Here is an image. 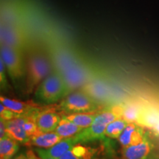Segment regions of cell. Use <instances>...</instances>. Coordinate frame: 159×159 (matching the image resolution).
I'll return each mask as SVG.
<instances>
[{"label": "cell", "instance_id": "cell-30", "mask_svg": "<svg viewBox=\"0 0 159 159\" xmlns=\"http://www.w3.org/2000/svg\"><path fill=\"white\" fill-rule=\"evenodd\" d=\"M151 128L153 129L156 132H157L159 134V112H158V115H157L156 120H155L153 125H152V126L151 127Z\"/></svg>", "mask_w": 159, "mask_h": 159}, {"label": "cell", "instance_id": "cell-25", "mask_svg": "<svg viewBox=\"0 0 159 159\" xmlns=\"http://www.w3.org/2000/svg\"><path fill=\"white\" fill-rule=\"evenodd\" d=\"M6 67L3 60L0 58V86L1 89L4 91L8 90L9 85L7 77H6Z\"/></svg>", "mask_w": 159, "mask_h": 159}, {"label": "cell", "instance_id": "cell-4", "mask_svg": "<svg viewBox=\"0 0 159 159\" xmlns=\"http://www.w3.org/2000/svg\"><path fill=\"white\" fill-rule=\"evenodd\" d=\"M99 71L100 69L98 67L85 57L71 66L61 75L66 87V96L73 91L80 90Z\"/></svg>", "mask_w": 159, "mask_h": 159}, {"label": "cell", "instance_id": "cell-15", "mask_svg": "<svg viewBox=\"0 0 159 159\" xmlns=\"http://www.w3.org/2000/svg\"><path fill=\"white\" fill-rule=\"evenodd\" d=\"M25 116H19L11 120H6L7 136L15 139L20 144L28 145L30 137L25 129Z\"/></svg>", "mask_w": 159, "mask_h": 159}, {"label": "cell", "instance_id": "cell-14", "mask_svg": "<svg viewBox=\"0 0 159 159\" xmlns=\"http://www.w3.org/2000/svg\"><path fill=\"white\" fill-rule=\"evenodd\" d=\"M153 150L152 142L146 137L139 144L122 148V159H149Z\"/></svg>", "mask_w": 159, "mask_h": 159}, {"label": "cell", "instance_id": "cell-27", "mask_svg": "<svg viewBox=\"0 0 159 159\" xmlns=\"http://www.w3.org/2000/svg\"><path fill=\"white\" fill-rule=\"evenodd\" d=\"M34 150L35 151V152H36L38 156H39L41 159H58L52 156L51 155L47 152L46 149L35 148V149H34Z\"/></svg>", "mask_w": 159, "mask_h": 159}, {"label": "cell", "instance_id": "cell-19", "mask_svg": "<svg viewBox=\"0 0 159 159\" xmlns=\"http://www.w3.org/2000/svg\"><path fill=\"white\" fill-rule=\"evenodd\" d=\"M77 143H79V141L75 135V136L63 139L53 147L49 149H46V150L52 156L59 159L61 156L70 150Z\"/></svg>", "mask_w": 159, "mask_h": 159}, {"label": "cell", "instance_id": "cell-23", "mask_svg": "<svg viewBox=\"0 0 159 159\" xmlns=\"http://www.w3.org/2000/svg\"><path fill=\"white\" fill-rule=\"evenodd\" d=\"M143 108H141L136 103H128L124 104V109L122 118L126 120L128 122L138 123L140 119Z\"/></svg>", "mask_w": 159, "mask_h": 159}, {"label": "cell", "instance_id": "cell-28", "mask_svg": "<svg viewBox=\"0 0 159 159\" xmlns=\"http://www.w3.org/2000/svg\"><path fill=\"white\" fill-rule=\"evenodd\" d=\"M6 136H8L7 134V129H6V120L1 118L0 119V139Z\"/></svg>", "mask_w": 159, "mask_h": 159}, {"label": "cell", "instance_id": "cell-16", "mask_svg": "<svg viewBox=\"0 0 159 159\" xmlns=\"http://www.w3.org/2000/svg\"><path fill=\"white\" fill-rule=\"evenodd\" d=\"M22 19L23 13L20 6L14 3L2 5L1 23L21 26Z\"/></svg>", "mask_w": 159, "mask_h": 159}, {"label": "cell", "instance_id": "cell-22", "mask_svg": "<svg viewBox=\"0 0 159 159\" xmlns=\"http://www.w3.org/2000/svg\"><path fill=\"white\" fill-rule=\"evenodd\" d=\"M129 122L122 118H118L111 122L105 129V136L111 139H118Z\"/></svg>", "mask_w": 159, "mask_h": 159}, {"label": "cell", "instance_id": "cell-11", "mask_svg": "<svg viewBox=\"0 0 159 159\" xmlns=\"http://www.w3.org/2000/svg\"><path fill=\"white\" fill-rule=\"evenodd\" d=\"M0 102L7 108L16 114L18 116H27L36 114L43 108L41 105L33 101H21L16 99H12L1 95Z\"/></svg>", "mask_w": 159, "mask_h": 159}, {"label": "cell", "instance_id": "cell-10", "mask_svg": "<svg viewBox=\"0 0 159 159\" xmlns=\"http://www.w3.org/2000/svg\"><path fill=\"white\" fill-rule=\"evenodd\" d=\"M80 90L84 91L99 104L108 102L111 97L108 77L101 70Z\"/></svg>", "mask_w": 159, "mask_h": 159}, {"label": "cell", "instance_id": "cell-13", "mask_svg": "<svg viewBox=\"0 0 159 159\" xmlns=\"http://www.w3.org/2000/svg\"><path fill=\"white\" fill-rule=\"evenodd\" d=\"M146 137L144 130L139 126L138 123L130 122L127 125L117 140L119 141L122 148H125L131 145L139 144Z\"/></svg>", "mask_w": 159, "mask_h": 159}, {"label": "cell", "instance_id": "cell-6", "mask_svg": "<svg viewBox=\"0 0 159 159\" xmlns=\"http://www.w3.org/2000/svg\"><path fill=\"white\" fill-rule=\"evenodd\" d=\"M54 71L62 75L71 66L77 63L85 57L73 47L63 43H53L48 47Z\"/></svg>", "mask_w": 159, "mask_h": 159}, {"label": "cell", "instance_id": "cell-8", "mask_svg": "<svg viewBox=\"0 0 159 159\" xmlns=\"http://www.w3.org/2000/svg\"><path fill=\"white\" fill-rule=\"evenodd\" d=\"M1 58L3 60L6 70L14 83L25 82V58L24 52L7 46L1 45Z\"/></svg>", "mask_w": 159, "mask_h": 159}, {"label": "cell", "instance_id": "cell-21", "mask_svg": "<svg viewBox=\"0 0 159 159\" xmlns=\"http://www.w3.org/2000/svg\"><path fill=\"white\" fill-rule=\"evenodd\" d=\"M83 130V128H80L78 125L71 122L70 120L62 116L56 129L55 130V132H56L63 139H66L75 136V135L78 134Z\"/></svg>", "mask_w": 159, "mask_h": 159}, {"label": "cell", "instance_id": "cell-24", "mask_svg": "<svg viewBox=\"0 0 159 159\" xmlns=\"http://www.w3.org/2000/svg\"><path fill=\"white\" fill-rule=\"evenodd\" d=\"M36 114L25 116V129L26 133H27L30 137L36 136V135H39L41 134V133H43L40 130L39 126L37 125L36 119H35V115H36Z\"/></svg>", "mask_w": 159, "mask_h": 159}, {"label": "cell", "instance_id": "cell-2", "mask_svg": "<svg viewBox=\"0 0 159 159\" xmlns=\"http://www.w3.org/2000/svg\"><path fill=\"white\" fill-rule=\"evenodd\" d=\"M59 159H116V152L108 138L77 143Z\"/></svg>", "mask_w": 159, "mask_h": 159}, {"label": "cell", "instance_id": "cell-29", "mask_svg": "<svg viewBox=\"0 0 159 159\" xmlns=\"http://www.w3.org/2000/svg\"><path fill=\"white\" fill-rule=\"evenodd\" d=\"M26 153L27 155L28 159H41L39 156H38L34 150H31V149H30V150H28L27 152H26Z\"/></svg>", "mask_w": 159, "mask_h": 159}, {"label": "cell", "instance_id": "cell-18", "mask_svg": "<svg viewBox=\"0 0 159 159\" xmlns=\"http://www.w3.org/2000/svg\"><path fill=\"white\" fill-rule=\"evenodd\" d=\"M99 111H88V112H80V113H74V114H63L62 116L65 117L66 119H69L71 122L75 123V125H78L80 128L83 129L89 128L91 124L94 122L95 118H96Z\"/></svg>", "mask_w": 159, "mask_h": 159}, {"label": "cell", "instance_id": "cell-12", "mask_svg": "<svg viewBox=\"0 0 159 159\" xmlns=\"http://www.w3.org/2000/svg\"><path fill=\"white\" fill-rule=\"evenodd\" d=\"M61 118L62 115L53 108H43L35 115L38 126L43 133L55 131Z\"/></svg>", "mask_w": 159, "mask_h": 159}, {"label": "cell", "instance_id": "cell-31", "mask_svg": "<svg viewBox=\"0 0 159 159\" xmlns=\"http://www.w3.org/2000/svg\"><path fill=\"white\" fill-rule=\"evenodd\" d=\"M13 159H28V157H27V155L25 152H21V153L13 157Z\"/></svg>", "mask_w": 159, "mask_h": 159}, {"label": "cell", "instance_id": "cell-20", "mask_svg": "<svg viewBox=\"0 0 159 159\" xmlns=\"http://www.w3.org/2000/svg\"><path fill=\"white\" fill-rule=\"evenodd\" d=\"M19 144L10 136L0 139V159H13L19 151Z\"/></svg>", "mask_w": 159, "mask_h": 159}, {"label": "cell", "instance_id": "cell-5", "mask_svg": "<svg viewBox=\"0 0 159 159\" xmlns=\"http://www.w3.org/2000/svg\"><path fill=\"white\" fill-rule=\"evenodd\" d=\"M35 97L46 105L61 101L66 97V87L61 74L53 71L38 87Z\"/></svg>", "mask_w": 159, "mask_h": 159}, {"label": "cell", "instance_id": "cell-9", "mask_svg": "<svg viewBox=\"0 0 159 159\" xmlns=\"http://www.w3.org/2000/svg\"><path fill=\"white\" fill-rule=\"evenodd\" d=\"M1 45L17 49L25 52L29 47L27 33L22 26L1 23L0 27Z\"/></svg>", "mask_w": 159, "mask_h": 159}, {"label": "cell", "instance_id": "cell-26", "mask_svg": "<svg viewBox=\"0 0 159 159\" xmlns=\"http://www.w3.org/2000/svg\"><path fill=\"white\" fill-rule=\"evenodd\" d=\"M16 117L19 116H18L16 114H15L11 109L7 108L5 105L0 102V118L5 119V120H11V119L16 118Z\"/></svg>", "mask_w": 159, "mask_h": 159}, {"label": "cell", "instance_id": "cell-3", "mask_svg": "<svg viewBox=\"0 0 159 159\" xmlns=\"http://www.w3.org/2000/svg\"><path fill=\"white\" fill-rule=\"evenodd\" d=\"M124 104H115L98 113L94 122L76 135L79 142L97 140L105 138L107 126L118 118H122Z\"/></svg>", "mask_w": 159, "mask_h": 159}, {"label": "cell", "instance_id": "cell-1", "mask_svg": "<svg viewBox=\"0 0 159 159\" xmlns=\"http://www.w3.org/2000/svg\"><path fill=\"white\" fill-rule=\"evenodd\" d=\"M25 52V90L26 94H32L54 71V67L48 47L30 45Z\"/></svg>", "mask_w": 159, "mask_h": 159}, {"label": "cell", "instance_id": "cell-17", "mask_svg": "<svg viewBox=\"0 0 159 159\" xmlns=\"http://www.w3.org/2000/svg\"><path fill=\"white\" fill-rule=\"evenodd\" d=\"M62 139V137L60 136L55 131L41 133L36 136L30 137L28 145L38 148L49 149L58 143Z\"/></svg>", "mask_w": 159, "mask_h": 159}, {"label": "cell", "instance_id": "cell-7", "mask_svg": "<svg viewBox=\"0 0 159 159\" xmlns=\"http://www.w3.org/2000/svg\"><path fill=\"white\" fill-rule=\"evenodd\" d=\"M99 103L82 90L71 92L61 99L57 108L63 114L88 112L96 111L99 108Z\"/></svg>", "mask_w": 159, "mask_h": 159}]
</instances>
